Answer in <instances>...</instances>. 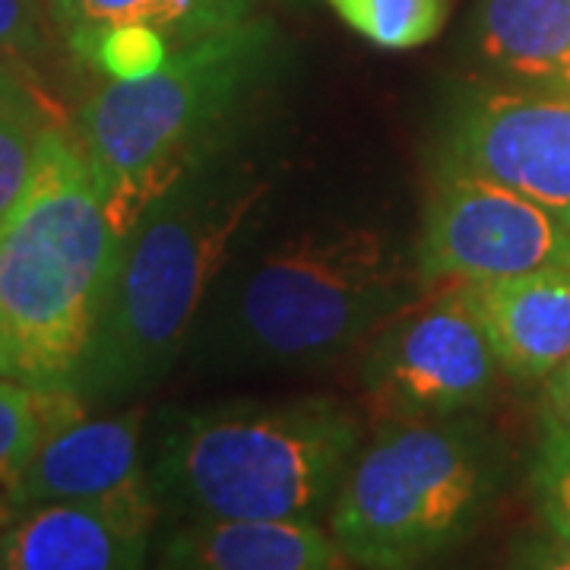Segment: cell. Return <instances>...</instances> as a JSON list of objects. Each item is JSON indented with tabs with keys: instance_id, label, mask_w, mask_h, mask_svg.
<instances>
[{
	"instance_id": "8fae6325",
	"label": "cell",
	"mask_w": 570,
	"mask_h": 570,
	"mask_svg": "<svg viewBox=\"0 0 570 570\" xmlns=\"http://www.w3.org/2000/svg\"><path fill=\"white\" fill-rule=\"evenodd\" d=\"M142 412L73 419L55 428L13 479V508L51 501H99L146 482L140 460Z\"/></svg>"
},
{
	"instance_id": "3957f363",
	"label": "cell",
	"mask_w": 570,
	"mask_h": 570,
	"mask_svg": "<svg viewBox=\"0 0 570 570\" xmlns=\"http://www.w3.org/2000/svg\"><path fill=\"white\" fill-rule=\"evenodd\" d=\"M269 63L273 32L247 17L178 45L156 73L108 80L82 102L77 146L121 238L159 194L223 153Z\"/></svg>"
},
{
	"instance_id": "5b68a950",
	"label": "cell",
	"mask_w": 570,
	"mask_h": 570,
	"mask_svg": "<svg viewBox=\"0 0 570 570\" xmlns=\"http://www.w3.org/2000/svg\"><path fill=\"white\" fill-rule=\"evenodd\" d=\"M425 292L419 257L384 228H314L247 269L228 330L254 362L314 365L371 340Z\"/></svg>"
},
{
	"instance_id": "ac0fdd59",
	"label": "cell",
	"mask_w": 570,
	"mask_h": 570,
	"mask_svg": "<svg viewBox=\"0 0 570 570\" xmlns=\"http://www.w3.org/2000/svg\"><path fill=\"white\" fill-rule=\"evenodd\" d=\"M530 489L546 530L551 564L570 568V428L542 415L539 444L532 453Z\"/></svg>"
},
{
	"instance_id": "5bb4252c",
	"label": "cell",
	"mask_w": 570,
	"mask_h": 570,
	"mask_svg": "<svg viewBox=\"0 0 570 570\" xmlns=\"http://www.w3.org/2000/svg\"><path fill=\"white\" fill-rule=\"evenodd\" d=\"M472 41L504 82L570 89V0H479Z\"/></svg>"
},
{
	"instance_id": "52a82bcc",
	"label": "cell",
	"mask_w": 570,
	"mask_h": 570,
	"mask_svg": "<svg viewBox=\"0 0 570 570\" xmlns=\"http://www.w3.org/2000/svg\"><path fill=\"white\" fill-rule=\"evenodd\" d=\"M501 371L472 288L441 285L371 336L362 387L381 419H456L489 403Z\"/></svg>"
},
{
	"instance_id": "ffe728a7",
	"label": "cell",
	"mask_w": 570,
	"mask_h": 570,
	"mask_svg": "<svg viewBox=\"0 0 570 570\" xmlns=\"http://www.w3.org/2000/svg\"><path fill=\"white\" fill-rule=\"evenodd\" d=\"M175 45L156 26H111L86 45L82 63L96 67L108 80H140L156 73L171 58Z\"/></svg>"
},
{
	"instance_id": "4fadbf2b",
	"label": "cell",
	"mask_w": 570,
	"mask_h": 570,
	"mask_svg": "<svg viewBox=\"0 0 570 570\" xmlns=\"http://www.w3.org/2000/svg\"><path fill=\"white\" fill-rule=\"evenodd\" d=\"M168 568L333 570L348 568L340 542L317 520L194 517L165 542Z\"/></svg>"
},
{
	"instance_id": "8992f818",
	"label": "cell",
	"mask_w": 570,
	"mask_h": 570,
	"mask_svg": "<svg viewBox=\"0 0 570 570\" xmlns=\"http://www.w3.org/2000/svg\"><path fill=\"white\" fill-rule=\"evenodd\" d=\"M498 475L494 444L466 415L384 419L333 498L330 532L348 564H425L475 532Z\"/></svg>"
},
{
	"instance_id": "cb8c5ba5",
	"label": "cell",
	"mask_w": 570,
	"mask_h": 570,
	"mask_svg": "<svg viewBox=\"0 0 570 570\" xmlns=\"http://www.w3.org/2000/svg\"><path fill=\"white\" fill-rule=\"evenodd\" d=\"M0 377H3V352H0Z\"/></svg>"
},
{
	"instance_id": "9a60e30c",
	"label": "cell",
	"mask_w": 570,
	"mask_h": 570,
	"mask_svg": "<svg viewBox=\"0 0 570 570\" xmlns=\"http://www.w3.org/2000/svg\"><path fill=\"white\" fill-rule=\"evenodd\" d=\"M51 20L80 58L86 45L111 26H156L171 45L238 26L250 13V0H48Z\"/></svg>"
},
{
	"instance_id": "277c9868",
	"label": "cell",
	"mask_w": 570,
	"mask_h": 570,
	"mask_svg": "<svg viewBox=\"0 0 570 570\" xmlns=\"http://www.w3.org/2000/svg\"><path fill=\"white\" fill-rule=\"evenodd\" d=\"M358 448L362 422L333 396L204 409L165 431L153 489L194 517L317 520Z\"/></svg>"
},
{
	"instance_id": "e0dca14e",
	"label": "cell",
	"mask_w": 570,
	"mask_h": 570,
	"mask_svg": "<svg viewBox=\"0 0 570 570\" xmlns=\"http://www.w3.org/2000/svg\"><path fill=\"white\" fill-rule=\"evenodd\" d=\"M326 7L371 45L412 51L434 41L450 20V0H324Z\"/></svg>"
},
{
	"instance_id": "44dd1931",
	"label": "cell",
	"mask_w": 570,
	"mask_h": 570,
	"mask_svg": "<svg viewBox=\"0 0 570 570\" xmlns=\"http://www.w3.org/2000/svg\"><path fill=\"white\" fill-rule=\"evenodd\" d=\"M48 0H0V63H32L51 45Z\"/></svg>"
},
{
	"instance_id": "7c38bea8",
	"label": "cell",
	"mask_w": 570,
	"mask_h": 570,
	"mask_svg": "<svg viewBox=\"0 0 570 570\" xmlns=\"http://www.w3.org/2000/svg\"><path fill=\"white\" fill-rule=\"evenodd\" d=\"M504 374L542 384L570 355V266L469 285Z\"/></svg>"
},
{
	"instance_id": "ba28073f",
	"label": "cell",
	"mask_w": 570,
	"mask_h": 570,
	"mask_svg": "<svg viewBox=\"0 0 570 570\" xmlns=\"http://www.w3.org/2000/svg\"><path fill=\"white\" fill-rule=\"evenodd\" d=\"M415 257L428 288L513 279L570 266V223L508 184L441 168Z\"/></svg>"
},
{
	"instance_id": "d6986e66",
	"label": "cell",
	"mask_w": 570,
	"mask_h": 570,
	"mask_svg": "<svg viewBox=\"0 0 570 570\" xmlns=\"http://www.w3.org/2000/svg\"><path fill=\"white\" fill-rule=\"evenodd\" d=\"M48 127L22 86L0 92V223L32 181Z\"/></svg>"
},
{
	"instance_id": "9c48e42d",
	"label": "cell",
	"mask_w": 570,
	"mask_h": 570,
	"mask_svg": "<svg viewBox=\"0 0 570 570\" xmlns=\"http://www.w3.org/2000/svg\"><path fill=\"white\" fill-rule=\"evenodd\" d=\"M441 168L508 184L570 223V89L501 82L469 96Z\"/></svg>"
},
{
	"instance_id": "7a4b0ae2",
	"label": "cell",
	"mask_w": 570,
	"mask_h": 570,
	"mask_svg": "<svg viewBox=\"0 0 570 570\" xmlns=\"http://www.w3.org/2000/svg\"><path fill=\"white\" fill-rule=\"evenodd\" d=\"M121 245L77 140L48 127L36 175L0 223L3 377L73 390Z\"/></svg>"
},
{
	"instance_id": "30bf717a",
	"label": "cell",
	"mask_w": 570,
	"mask_h": 570,
	"mask_svg": "<svg viewBox=\"0 0 570 570\" xmlns=\"http://www.w3.org/2000/svg\"><path fill=\"white\" fill-rule=\"evenodd\" d=\"M156 527V489L142 482L99 501H51L17 513L0 532L10 570L140 568Z\"/></svg>"
},
{
	"instance_id": "7402d4cb",
	"label": "cell",
	"mask_w": 570,
	"mask_h": 570,
	"mask_svg": "<svg viewBox=\"0 0 570 570\" xmlns=\"http://www.w3.org/2000/svg\"><path fill=\"white\" fill-rule=\"evenodd\" d=\"M542 390H546V412L570 428V355L542 381Z\"/></svg>"
},
{
	"instance_id": "d4e9b609",
	"label": "cell",
	"mask_w": 570,
	"mask_h": 570,
	"mask_svg": "<svg viewBox=\"0 0 570 570\" xmlns=\"http://www.w3.org/2000/svg\"><path fill=\"white\" fill-rule=\"evenodd\" d=\"M0 568H3V558H0Z\"/></svg>"
},
{
	"instance_id": "6da1fadb",
	"label": "cell",
	"mask_w": 570,
	"mask_h": 570,
	"mask_svg": "<svg viewBox=\"0 0 570 570\" xmlns=\"http://www.w3.org/2000/svg\"><path fill=\"white\" fill-rule=\"evenodd\" d=\"M264 194L254 171L223 165L216 153L142 209L124 235L73 377L82 403L118 400L163 381Z\"/></svg>"
},
{
	"instance_id": "2e32d148",
	"label": "cell",
	"mask_w": 570,
	"mask_h": 570,
	"mask_svg": "<svg viewBox=\"0 0 570 570\" xmlns=\"http://www.w3.org/2000/svg\"><path fill=\"white\" fill-rule=\"evenodd\" d=\"M82 415V400L70 387H32L0 377V517L13 508V479L41 441ZM0 530H7L0 523Z\"/></svg>"
},
{
	"instance_id": "603a6c76",
	"label": "cell",
	"mask_w": 570,
	"mask_h": 570,
	"mask_svg": "<svg viewBox=\"0 0 570 570\" xmlns=\"http://www.w3.org/2000/svg\"><path fill=\"white\" fill-rule=\"evenodd\" d=\"M17 86H20V82L13 80V77L3 70V63H0V92H10V89H17Z\"/></svg>"
}]
</instances>
